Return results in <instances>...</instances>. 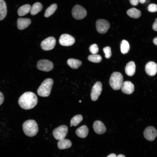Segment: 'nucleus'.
<instances>
[{
  "instance_id": "1",
  "label": "nucleus",
  "mask_w": 157,
  "mask_h": 157,
  "mask_svg": "<svg viewBox=\"0 0 157 157\" xmlns=\"http://www.w3.org/2000/svg\"><path fill=\"white\" fill-rule=\"evenodd\" d=\"M38 98L36 95L31 92L23 93L19 99L18 103L20 107L25 110L34 108L37 104Z\"/></svg>"
},
{
  "instance_id": "2",
  "label": "nucleus",
  "mask_w": 157,
  "mask_h": 157,
  "mask_svg": "<svg viewBox=\"0 0 157 157\" xmlns=\"http://www.w3.org/2000/svg\"><path fill=\"white\" fill-rule=\"evenodd\" d=\"M22 128L25 134L30 137L35 135L38 131L36 122L33 119H29L25 121L23 124Z\"/></svg>"
},
{
  "instance_id": "3",
  "label": "nucleus",
  "mask_w": 157,
  "mask_h": 157,
  "mask_svg": "<svg viewBox=\"0 0 157 157\" xmlns=\"http://www.w3.org/2000/svg\"><path fill=\"white\" fill-rule=\"evenodd\" d=\"M53 83V79L47 78L44 80L38 88L37 93L41 97H47L50 94Z\"/></svg>"
},
{
  "instance_id": "4",
  "label": "nucleus",
  "mask_w": 157,
  "mask_h": 157,
  "mask_svg": "<svg viewBox=\"0 0 157 157\" xmlns=\"http://www.w3.org/2000/svg\"><path fill=\"white\" fill-rule=\"evenodd\" d=\"M109 84L114 90H119L121 89L123 83V76L122 74L118 72H114L111 75Z\"/></svg>"
},
{
  "instance_id": "5",
  "label": "nucleus",
  "mask_w": 157,
  "mask_h": 157,
  "mask_svg": "<svg viewBox=\"0 0 157 157\" xmlns=\"http://www.w3.org/2000/svg\"><path fill=\"white\" fill-rule=\"evenodd\" d=\"M68 127L66 125H61L55 128L52 133L54 137L57 140L64 138L68 132Z\"/></svg>"
},
{
  "instance_id": "6",
  "label": "nucleus",
  "mask_w": 157,
  "mask_h": 157,
  "mask_svg": "<svg viewBox=\"0 0 157 157\" xmlns=\"http://www.w3.org/2000/svg\"><path fill=\"white\" fill-rule=\"evenodd\" d=\"M86 10L82 6L76 5L73 8L72 10L73 17L77 19H81L84 18L86 15Z\"/></svg>"
},
{
  "instance_id": "7",
  "label": "nucleus",
  "mask_w": 157,
  "mask_h": 157,
  "mask_svg": "<svg viewBox=\"0 0 157 157\" xmlns=\"http://www.w3.org/2000/svg\"><path fill=\"white\" fill-rule=\"evenodd\" d=\"M96 26L97 31L99 33H104L106 32L109 29L110 24L107 21L100 19L97 21Z\"/></svg>"
},
{
  "instance_id": "8",
  "label": "nucleus",
  "mask_w": 157,
  "mask_h": 157,
  "mask_svg": "<svg viewBox=\"0 0 157 157\" xmlns=\"http://www.w3.org/2000/svg\"><path fill=\"white\" fill-rule=\"evenodd\" d=\"M56 43L55 39L53 37H49L43 40L41 44L42 49L45 51L53 49Z\"/></svg>"
},
{
  "instance_id": "9",
  "label": "nucleus",
  "mask_w": 157,
  "mask_h": 157,
  "mask_svg": "<svg viewBox=\"0 0 157 157\" xmlns=\"http://www.w3.org/2000/svg\"><path fill=\"white\" fill-rule=\"evenodd\" d=\"M37 67L40 70L45 71H49L53 69V65L51 61L46 59L41 60L37 64Z\"/></svg>"
},
{
  "instance_id": "10",
  "label": "nucleus",
  "mask_w": 157,
  "mask_h": 157,
  "mask_svg": "<svg viewBox=\"0 0 157 157\" xmlns=\"http://www.w3.org/2000/svg\"><path fill=\"white\" fill-rule=\"evenodd\" d=\"M102 90V84L100 81H97L94 84L92 89L91 98L93 101L97 100Z\"/></svg>"
},
{
  "instance_id": "11",
  "label": "nucleus",
  "mask_w": 157,
  "mask_h": 157,
  "mask_svg": "<svg viewBox=\"0 0 157 157\" xmlns=\"http://www.w3.org/2000/svg\"><path fill=\"white\" fill-rule=\"evenodd\" d=\"M143 135L147 140L152 141L154 140L157 135V130L153 126H148L144 130Z\"/></svg>"
},
{
  "instance_id": "12",
  "label": "nucleus",
  "mask_w": 157,
  "mask_h": 157,
  "mask_svg": "<svg viewBox=\"0 0 157 157\" xmlns=\"http://www.w3.org/2000/svg\"><path fill=\"white\" fill-rule=\"evenodd\" d=\"M75 42L74 38L73 36L67 34L62 35L59 39L60 44L63 46H71Z\"/></svg>"
},
{
  "instance_id": "13",
  "label": "nucleus",
  "mask_w": 157,
  "mask_h": 157,
  "mask_svg": "<svg viewBox=\"0 0 157 157\" xmlns=\"http://www.w3.org/2000/svg\"><path fill=\"white\" fill-rule=\"evenodd\" d=\"M145 70L146 73L150 76L155 75L157 72V64L153 61H149L146 64Z\"/></svg>"
},
{
  "instance_id": "14",
  "label": "nucleus",
  "mask_w": 157,
  "mask_h": 157,
  "mask_svg": "<svg viewBox=\"0 0 157 157\" xmlns=\"http://www.w3.org/2000/svg\"><path fill=\"white\" fill-rule=\"evenodd\" d=\"M121 89L123 93L130 94L133 92L134 87L133 84L131 81H126L123 83Z\"/></svg>"
},
{
  "instance_id": "15",
  "label": "nucleus",
  "mask_w": 157,
  "mask_h": 157,
  "mask_svg": "<svg viewBox=\"0 0 157 157\" xmlns=\"http://www.w3.org/2000/svg\"><path fill=\"white\" fill-rule=\"evenodd\" d=\"M93 128L96 133L99 134H101L105 132L106 127L104 123L99 120H97L94 122L93 124Z\"/></svg>"
},
{
  "instance_id": "16",
  "label": "nucleus",
  "mask_w": 157,
  "mask_h": 157,
  "mask_svg": "<svg viewBox=\"0 0 157 157\" xmlns=\"http://www.w3.org/2000/svg\"><path fill=\"white\" fill-rule=\"evenodd\" d=\"M31 23V20L29 18H19L17 21V28L20 30H23L28 27Z\"/></svg>"
},
{
  "instance_id": "17",
  "label": "nucleus",
  "mask_w": 157,
  "mask_h": 157,
  "mask_svg": "<svg viewBox=\"0 0 157 157\" xmlns=\"http://www.w3.org/2000/svg\"><path fill=\"white\" fill-rule=\"evenodd\" d=\"M135 65L133 61L129 62L126 64L125 67L126 73L129 76H133L135 72Z\"/></svg>"
},
{
  "instance_id": "18",
  "label": "nucleus",
  "mask_w": 157,
  "mask_h": 157,
  "mask_svg": "<svg viewBox=\"0 0 157 157\" xmlns=\"http://www.w3.org/2000/svg\"><path fill=\"white\" fill-rule=\"evenodd\" d=\"M88 131V127L85 125H83L76 129V133L79 137L84 138L87 136Z\"/></svg>"
},
{
  "instance_id": "19",
  "label": "nucleus",
  "mask_w": 157,
  "mask_h": 157,
  "mask_svg": "<svg viewBox=\"0 0 157 157\" xmlns=\"http://www.w3.org/2000/svg\"><path fill=\"white\" fill-rule=\"evenodd\" d=\"M72 145V142L69 140L65 138L59 140L57 144L58 147L60 149L69 148Z\"/></svg>"
},
{
  "instance_id": "20",
  "label": "nucleus",
  "mask_w": 157,
  "mask_h": 157,
  "mask_svg": "<svg viewBox=\"0 0 157 157\" xmlns=\"http://www.w3.org/2000/svg\"><path fill=\"white\" fill-rule=\"evenodd\" d=\"M31 6L29 4H27L20 7L18 9L17 12L19 16L25 15L30 11Z\"/></svg>"
},
{
  "instance_id": "21",
  "label": "nucleus",
  "mask_w": 157,
  "mask_h": 157,
  "mask_svg": "<svg viewBox=\"0 0 157 157\" xmlns=\"http://www.w3.org/2000/svg\"><path fill=\"white\" fill-rule=\"evenodd\" d=\"M7 13V6L4 0H0V21L5 17Z\"/></svg>"
},
{
  "instance_id": "22",
  "label": "nucleus",
  "mask_w": 157,
  "mask_h": 157,
  "mask_svg": "<svg viewBox=\"0 0 157 157\" xmlns=\"http://www.w3.org/2000/svg\"><path fill=\"white\" fill-rule=\"evenodd\" d=\"M42 8L43 6L41 3L39 2L35 3L31 7V14L33 15L36 14L42 10Z\"/></svg>"
},
{
  "instance_id": "23",
  "label": "nucleus",
  "mask_w": 157,
  "mask_h": 157,
  "mask_svg": "<svg viewBox=\"0 0 157 157\" xmlns=\"http://www.w3.org/2000/svg\"><path fill=\"white\" fill-rule=\"evenodd\" d=\"M127 13L129 16L134 18H138L141 15V11L134 8H131L128 10L127 11Z\"/></svg>"
},
{
  "instance_id": "24",
  "label": "nucleus",
  "mask_w": 157,
  "mask_h": 157,
  "mask_svg": "<svg viewBox=\"0 0 157 157\" xmlns=\"http://www.w3.org/2000/svg\"><path fill=\"white\" fill-rule=\"evenodd\" d=\"M67 63L68 65L74 69L78 68L82 64V62L81 60L74 58L68 59Z\"/></svg>"
},
{
  "instance_id": "25",
  "label": "nucleus",
  "mask_w": 157,
  "mask_h": 157,
  "mask_svg": "<svg viewBox=\"0 0 157 157\" xmlns=\"http://www.w3.org/2000/svg\"><path fill=\"white\" fill-rule=\"evenodd\" d=\"M120 47L121 51L124 54L127 53L130 49V45L129 42L124 40H123L121 41Z\"/></svg>"
},
{
  "instance_id": "26",
  "label": "nucleus",
  "mask_w": 157,
  "mask_h": 157,
  "mask_svg": "<svg viewBox=\"0 0 157 157\" xmlns=\"http://www.w3.org/2000/svg\"><path fill=\"white\" fill-rule=\"evenodd\" d=\"M57 8V5L56 3H53L48 7L46 10L44 14L45 17H48L56 11Z\"/></svg>"
},
{
  "instance_id": "27",
  "label": "nucleus",
  "mask_w": 157,
  "mask_h": 157,
  "mask_svg": "<svg viewBox=\"0 0 157 157\" xmlns=\"http://www.w3.org/2000/svg\"><path fill=\"white\" fill-rule=\"evenodd\" d=\"M83 117L82 115H77L74 116L70 121V124L72 126H77L82 120Z\"/></svg>"
},
{
  "instance_id": "28",
  "label": "nucleus",
  "mask_w": 157,
  "mask_h": 157,
  "mask_svg": "<svg viewBox=\"0 0 157 157\" xmlns=\"http://www.w3.org/2000/svg\"><path fill=\"white\" fill-rule=\"evenodd\" d=\"M88 59L91 62L98 63L101 61L102 60V58L99 54H92L88 56Z\"/></svg>"
},
{
  "instance_id": "29",
  "label": "nucleus",
  "mask_w": 157,
  "mask_h": 157,
  "mask_svg": "<svg viewBox=\"0 0 157 157\" xmlns=\"http://www.w3.org/2000/svg\"><path fill=\"white\" fill-rule=\"evenodd\" d=\"M90 52L92 54H96L98 52L99 48L97 45L95 44L91 45L89 48Z\"/></svg>"
},
{
  "instance_id": "30",
  "label": "nucleus",
  "mask_w": 157,
  "mask_h": 157,
  "mask_svg": "<svg viewBox=\"0 0 157 157\" xmlns=\"http://www.w3.org/2000/svg\"><path fill=\"white\" fill-rule=\"evenodd\" d=\"M103 51L105 54V57L107 58H110L111 56L110 47L108 46L105 47L103 48Z\"/></svg>"
},
{
  "instance_id": "31",
  "label": "nucleus",
  "mask_w": 157,
  "mask_h": 157,
  "mask_svg": "<svg viewBox=\"0 0 157 157\" xmlns=\"http://www.w3.org/2000/svg\"><path fill=\"white\" fill-rule=\"evenodd\" d=\"M148 10L151 12H155L157 11V5L154 3L150 4L148 7Z\"/></svg>"
},
{
  "instance_id": "32",
  "label": "nucleus",
  "mask_w": 157,
  "mask_h": 157,
  "mask_svg": "<svg viewBox=\"0 0 157 157\" xmlns=\"http://www.w3.org/2000/svg\"><path fill=\"white\" fill-rule=\"evenodd\" d=\"M130 3L133 6H136L138 5L139 2V0H129Z\"/></svg>"
},
{
  "instance_id": "33",
  "label": "nucleus",
  "mask_w": 157,
  "mask_h": 157,
  "mask_svg": "<svg viewBox=\"0 0 157 157\" xmlns=\"http://www.w3.org/2000/svg\"><path fill=\"white\" fill-rule=\"evenodd\" d=\"M153 29L155 31H157V18L155 19V21L152 25Z\"/></svg>"
},
{
  "instance_id": "34",
  "label": "nucleus",
  "mask_w": 157,
  "mask_h": 157,
  "mask_svg": "<svg viewBox=\"0 0 157 157\" xmlns=\"http://www.w3.org/2000/svg\"><path fill=\"white\" fill-rule=\"evenodd\" d=\"M4 100V97L3 93L0 92V106L3 103Z\"/></svg>"
},
{
  "instance_id": "35",
  "label": "nucleus",
  "mask_w": 157,
  "mask_h": 157,
  "mask_svg": "<svg viewBox=\"0 0 157 157\" xmlns=\"http://www.w3.org/2000/svg\"><path fill=\"white\" fill-rule=\"evenodd\" d=\"M106 157H117V156L115 154H111L108 155Z\"/></svg>"
},
{
  "instance_id": "36",
  "label": "nucleus",
  "mask_w": 157,
  "mask_h": 157,
  "mask_svg": "<svg viewBox=\"0 0 157 157\" xmlns=\"http://www.w3.org/2000/svg\"><path fill=\"white\" fill-rule=\"evenodd\" d=\"M153 42L155 45H157V37L155 38L154 39Z\"/></svg>"
},
{
  "instance_id": "37",
  "label": "nucleus",
  "mask_w": 157,
  "mask_h": 157,
  "mask_svg": "<svg viewBox=\"0 0 157 157\" xmlns=\"http://www.w3.org/2000/svg\"><path fill=\"white\" fill-rule=\"evenodd\" d=\"M146 0H139L140 2L141 3H144L146 1Z\"/></svg>"
},
{
  "instance_id": "38",
  "label": "nucleus",
  "mask_w": 157,
  "mask_h": 157,
  "mask_svg": "<svg viewBox=\"0 0 157 157\" xmlns=\"http://www.w3.org/2000/svg\"><path fill=\"white\" fill-rule=\"evenodd\" d=\"M117 157H125V156L122 154H119Z\"/></svg>"
},
{
  "instance_id": "39",
  "label": "nucleus",
  "mask_w": 157,
  "mask_h": 157,
  "mask_svg": "<svg viewBox=\"0 0 157 157\" xmlns=\"http://www.w3.org/2000/svg\"><path fill=\"white\" fill-rule=\"evenodd\" d=\"M79 102H80V103H81V100L79 101Z\"/></svg>"
},
{
  "instance_id": "40",
  "label": "nucleus",
  "mask_w": 157,
  "mask_h": 157,
  "mask_svg": "<svg viewBox=\"0 0 157 157\" xmlns=\"http://www.w3.org/2000/svg\"><path fill=\"white\" fill-rule=\"evenodd\" d=\"M70 126H72V125L71 124Z\"/></svg>"
}]
</instances>
